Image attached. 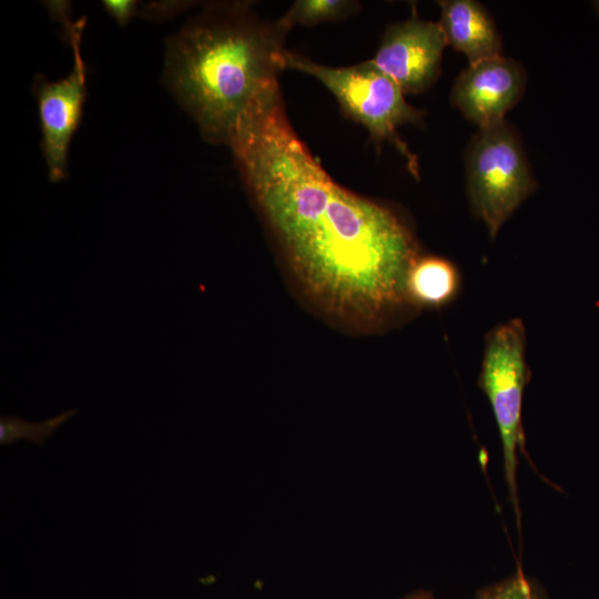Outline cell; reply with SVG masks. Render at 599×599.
Listing matches in <instances>:
<instances>
[{
	"label": "cell",
	"mask_w": 599,
	"mask_h": 599,
	"mask_svg": "<svg viewBox=\"0 0 599 599\" xmlns=\"http://www.w3.org/2000/svg\"><path fill=\"white\" fill-rule=\"evenodd\" d=\"M357 4L342 0H300L294 2L280 22L290 30L296 23L313 26L336 21L351 14Z\"/></svg>",
	"instance_id": "7c38bea8"
},
{
	"label": "cell",
	"mask_w": 599,
	"mask_h": 599,
	"mask_svg": "<svg viewBox=\"0 0 599 599\" xmlns=\"http://www.w3.org/2000/svg\"><path fill=\"white\" fill-rule=\"evenodd\" d=\"M461 285V273L456 264L434 254L420 253L406 277L408 298L418 311L451 304L458 297Z\"/></svg>",
	"instance_id": "30bf717a"
},
{
	"label": "cell",
	"mask_w": 599,
	"mask_h": 599,
	"mask_svg": "<svg viewBox=\"0 0 599 599\" xmlns=\"http://www.w3.org/2000/svg\"><path fill=\"white\" fill-rule=\"evenodd\" d=\"M405 599H434V597L429 595L428 592L422 591V592L410 595L406 597Z\"/></svg>",
	"instance_id": "9a60e30c"
},
{
	"label": "cell",
	"mask_w": 599,
	"mask_h": 599,
	"mask_svg": "<svg viewBox=\"0 0 599 599\" xmlns=\"http://www.w3.org/2000/svg\"><path fill=\"white\" fill-rule=\"evenodd\" d=\"M102 6L120 26H126L138 13V3L133 0H104Z\"/></svg>",
	"instance_id": "5bb4252c"
},
{
	"label": "cell",
	"mask_w": 599,
	"mask_h": 599,
	"mask_svg": "<svg viewBox=\"0 0 599 599\" xmlns=\"http://www.w3.org/2000/svg\"><path fill=\"white\" fill-rule=\"evenodd\" d=\"M284 62L286 68L309 74L322 82L335 95L342 109L362 123L377 143H393L406 159L408 170L418 177L417 158L400 139L397 129L406 123H420L424 113L406 102L396 82L372 60L334 68L285 50Z\"/></svg>",
	"instance_id": "277c9868"
},
{
	"label": "cell",
	"mask_w": 599,
	"mask_h": 599,
	"mask_svg": "<svg viewBox=\"0 0 599 599\" xmlns=\"http://www.w3.org/2000/svg\"><path fill=\"white\" fill-rule=\"evenodd\" d=\"M59 22L72 48V69L58 81L38 74L32 85L39 108L41 149L51 182H60L67 176L70 142L80 123L87 94V68L81 54L85 20L72 22L69 14Z\"/></svg>",
	"instance_id": "8992f818"
},
{
	"label": "cell",
	"mask_w": 599,
	"mask_h": 599,
	"mask_svg": "<svg viewBox=\"0 0 599 599\" xmlns=\"http://www.w3.org/2000/svg\"><path fill=\"white\" fill-rule=\"evenodd\" d=\"M527 332L520 318L494 326L484 338L477 385L486 395L501 440L504 474L509 499L520 529L517 490L518 451L525 454L522 402L531 379L527 358Z\"/></svg>",
	"instance_id": "5b68a950"
},
{
	"label": "cell",
	"mask_w": 599,
	"mask_h": 599,
	"mask_svg": "<svg viewBox=\"0 0 599 599\" xmlns=\"http://www.w3.org/2000/svg\"><path fill=\"white\" fill-rule=\"evenodd\" d=\"M471 213L495 240L508 219L538 187L520 139L506 121L478 129L465 154Z\"/></svg>",
	"instance_id": "3957f363"
},
{
	"label": "cell",
	"mask_w": 599,
	"mask_h": 599,
	"mask_svg": "<svg viewBox=\"0 0 599 599\" xmlns=\"http://www.w3.org/2000/svg\"><path fill=\"white\" fill-rule=\"evenodd\" d=\"M526 87L524 67L499 55L470 63L456 78L450 101L478 129L505 121Z\"/></svg>",
	"instance_id": "ba28073f"
},
{
	"label": "cell",
	"mask_w": 599,
	"mask_h": 599,
	"mask_svg": "<svg viewBox=\"0 0 599 599\" xmlns=\"http://www.w3.org/2000/svg\"><path fill=\"white\" fill-rule=\"evenodd\" d=\"M447 41L438 22L409 19L390 24L372 61L393 79L404 94L432 87L440 74Z\"/></svg>",
	"instance_id": "52a82bcc"
},
{
	"label": "cell",
	"mask_w": 599,
	"mask_h": 599,
	"mask_svg": "<svg viewBox=\"0 0 599 599\" xmlns=\"http://www.w3.org/2000/svg\"><path fill=\"white\" fill-rule=\"evenodd\" d=\"M252 197L301 290L327 315L387 328L415 315L406 277L420 254L397 211L338 185L292 128L278 82L230 139Z\"/></svg>",
	"instance_id": "6da1fadb"
},
{
	"label": "cell",
	"mask_w": 599,
	"mask_h": 599,
	"mask_svg": "<svg viewBox=\"0 0 599 599\" xmlns=\"http://www.w3.org/2000/svg\"><path fill=\"white\" fill-rule=\"evenodd\" d=\"M77 413V409L71 408L42 422H27L17 415H1L0 444L8 445L26 439L41 446Z\"/></svg>",
	"instance_id": "8fae6325"
},
{
	"label": "cell",
	"mask_w": 599,
	"mask_h": 599,
	"mask_svg": "<svg viewBox=\"0 0 599 599\" xmlns=\"http://www.w3.org/2000/svg\"><path fill=\"white\" fill-rule=\"evenodd\" d=\"M287 31L232 8L196 17L167 39L165 83L209 142L229 145L240 116L278 82Z\"/></svg>",
	"instance_id": "7a4b0ae2"
},
{
	"label": "cell",
	"mask_w": 599,
	"mask_h": 599,
	"mask_svg": "<svg viewBox=\"0 0 599 599\" xmlns=\"http://www.w3.org/2000/svg\"><path fill=\"white\" fill-rule=\"evenodd\" d=\"M475 599H542L525 575L518 570L506 580L480 590Z\"/></svg>",
	"instance_id": "4fadbf2b"
},
{
	"label": "cell",
	"mask_w": 599,
	"mask_h": 599,
	"mask_svg": "<svg viewBox=\"0 0 599 599\" xmlns=\"http://www.w3.org/2000/svg\"><path fill=\"white\" fill-rule=\"evenodd\" d=\"M438 21L447 44L461 52L470 63L502 55V42L486 8L473 0L438 1Z\"/></svg>",
	"instance_id": "9c48e42d"
}]
</instances>
